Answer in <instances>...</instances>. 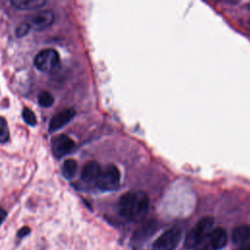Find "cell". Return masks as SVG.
<instances>
[{
    "instance_id": "obj_1",
    "label": "cell",
    "mask_w": 250,
    "mask_h": 250,
    "mask_svg": "<svg viewBox=\"0 0 250 250\" xmlns=\"http://www.w3.org/2000/svg\"><path fill=\"white\" fill-rule=\"evenodd\" d=\"M149 199L143 191H128L122 194L117 203L118 213L121 217L139 221L147 213Z\"/></svg>"
},
{
    "instance_id": "obj_2",
    "label": "cell",
    "mask_w": 250,
    "mask_h": 250,
    "mask_svg": "<svg viewBox=\"0 0 250 250\" xmlns=\"http://www.w3.org/2000/svg\"><path fill=\"white\" fill-rule=\"evenodd\" d=\"M214 218L206 216L201 218L193 228L188 231L185 240V247L187 249H195L206 234L213 229Z\"/></svg>"
},
{
    "instance_id": "obj_3",
    "label": "cell",
    "mask_w": 250,
    "mask_h": 250,
    "mask_svg": "<svg viewBox=\"0 0 250 250\" xmlns=\"http://www.w3.org/2000/svg\"><path fill=\"white\" fill-rule=\"evenodd\" d=\"M183 237L180 227L174 226L161 233L152 243V250H175Z\"/></svg>"
},
{
    "instance_id": "obj_4",
    "label": "cell",
    "mask_w": 250,
    "mask_h": 250,
    "mask_svg": "<svg viewBox=\"0 0 250 250\" xmlns=\"http://www.w3.org/2000/svg\"><path fill=\"white\" fill-rule=\"evenodd\" d=\"M34 64L40 71L53 73L57 71L61 66L60 56L54 49H44L36 55L34 59Z\"/></svg>"
},
{
    "instance_id": "obj_5",
    "label": "cell",
    "mask_w": 250,
    "mask_h": 250,
    "mask_svg": "<svg viewBox=\"0 0 250 250\" xmlns=\"http://www.w3.org/2000/svg\"><path fill=\"white\" fill-rule=\"evenodd\" d=\"M120 184V171L114 164H108L102 169L96 185L102 191H111Z\"/></svg>"
},
{
    "instance_id": "obj_6",
    "label": "cell",
    "mask_w": 250,
    "mask_h": 250,
    "mask_svg": "<svg viewBox=\"0 0 250 250\" xmlns=\"http://www.w3.org/2000/svg\"><path fill=\"white\" fill-rule=\"evenodd\" d=\"M228 243V233L223 228L212 229L201 242L196 246L195 250H221Z\"/></svg>"
},
{
    "instance_id": "obj_7",
    "label": "cell",
    "mask_w": 250,
    "mask_h": 250,
    "mask_svg": "<svg viewBox=\"0 0 250 250\" xmlns=\"http://www.w3.org/2000/svg\"><path fill=\"white\" fill-rule=\"evenodd\" d=\"M55 15L51 10H42L26 18L25 22L30 29L36 31H42L48 28L54 22Z\"/></svg>"
},
{
    "instance_id": "obj_8",
    "label": "cell",
    "mask_w": 250,
    "mask_h": 250,
    "mask_svg": "<svg viewBox=\"0 0 250 250\" xmlns=\"http://www.w3.org/2000/svg\"><path fill=\"white\" fill-rule=\"evenodd\" d=\"M75 144L73 140H71L68 136L66 135H59L57 136L52 143V149H53V154L57 158H61L66 154H68L74 147Z\"/></svg>"
},
{
    "instance_id": "obj_9",
    "label": "cell",
    "mask_w": 250,
    "mask_h": 250,
    "mask_svg": "<svg viewBox=\"0 0 250 250\" xmlns=\"http://www.w3.org/2000/svg\"><path fill=\"white\" fill-rule=\"evenodd\" d=\"M75 115V110L73 108H66L56 115L50 121L49 132H55L65 126Z\"/></svg>"
},
{
    "instance_id": "obj_10",
    "label": "cell",
    "mask_w": 250,
    "mask_h": 250,
    "mask_svg": "<svg viewBox=\"0 0 250 250\" xmlns=\"http://www.w3.org/2000/svg\"><path fill=\"white\" fill-rule=\"evenodd\" d=\"M101 171L102 168L97 161H89L82 169L81 178L86 183H96Z\"/></svg>"
},
{
    "instance_id": "obj_11",
    "label": "cell",
    "mask_w": 250,
    "mask_h": 250,
    "mask_svg": "<svg viewBox=\"0 0 250 250\" xmlns=\"http://www.w3.org/2000/svg\"><path fill=\"white\" fill-rule=\"evenodd\" d=\"M156 224L154 222H148L146 223L145 225H143L140 229H138L133 237L132 240L135 244H139V243H143L144 241H146V239H148V237L150 235H152L155 230H156Z\"/></svg>"
},
{
    "instance_id": "obj_12",
    "label": "cell",
    "mask_w": 250,
    "mask_h": 250,
    "mask_svg": "<svg viewBox=\"0 0 250 250\" xmlns=\"http://www.w3.org/2000/svg\"><path fill=\"white\" fill-rule=\"evenodd\" d=\"M231 240L234 243H245L250 240V226L246 224L235 227L231 231Z\"/></svg>"
},
{
    "instance_id": "obj_13",
    "label": "cell",
    "mask_w": 250,
    "mask_h": 250,
    "mask_svg": "<svg viewBox=\"0 0 250 250\" xmlns=\"http://www.w3.org/2000/svg\"><path fill=\"white\" fill-rule=\"evenodd\" d=\"M46 0H11L10 3L19 10H33L46 4Z\"/></svg>"
},
{
    "instance_id": "obj_14",
    "label": "cell",
    "mask_w": 250,
    "mask_h": 250,
    "mask_svg": "<svg viewBox=\"0 0 250 250\" xmlns=\"http://www.w3.org/2000/svg\"><path fill=\"white\" fill-rule=\"evenodd\" d=\"M62 175L65 179H72L77 171V162L74 159H66L62 165Z\"/></svg>"
},
{
    "instance_id": "obj_15",
    "label": "cell",
    "mask_w": 250,
    "mask_h": 250,
    "mask_svg": "<svg viewBox=\"0 0 250 250\" xmlns=\"http://www.w3.org/2000/svg\"><path fill=\"white\" fill-rule=\"evenodd\" d=\"M37 100H38V104L42 106V107H50L53 105L54 104V97L51 93L49 92H46V91H43L41 92L38 97H37Z\"/></svg>"
},
{
    "instance_id": "obj_16",
    "label": "cell",
    "mask_w": 250,
    "mask_h": 250,
    "mask_svg": "<svg viewBox=\"0 0 250 250\" xmlns=\"http://www.w3.org/2000/svg\"><path fill=\"white\" fill-rule=\"evenodd\" d=\"M9 138H10V133H9L7 121L5 118L0 116V143L4 144L8 142Z\"/></svg>"
},
{
    "instance_id": "obj_17",
    "label": "cell",
    "mask_w": 250,
    "mask_h": 250,
    "mask_svg": "<svg viewBox=\"0 0 250 250\" xmlns=\"http://www.w3.org/2000/svg\"><path fill=\"white\" fill-rule=\"evenodd\" d=\"M22 118L24 120V122L30 126H34L37 123L36 120V116L34 114V112L29 109L28 107H24L22 110Z\"/></svg>"
},
{
    "instance_id": "obj_18",
    "label": "cell",
    "mask_w": 250,
    "mask_h": 250,
    "mask_svg": "<svg viewBox=\"0 0 250 250\" xmlns=\"http://www.w3.org/2000/svg\"><path fill=\"white\" fill-rule=\"evenodd\" d=\"M30 30V27L28 26V24L24 21V22H21L18 25V27L16 28V35L18 37H22L24 35H26L28 33V31Z\"/></svg>"
},
{
    "instance_id": "obj_19",
    "label": "cell",
    "mask_w": 250,
    "mask_h": 250,
    "mask_svg": "<svg viewBox=\"0 0 250 250\" xmlns=\"http://www.w3.org/2000/svg\"><path fill=\"white\" fill-rule=\"evenodd\" d=\"M29 233H30V229H29L28 227H22L21 229H19L17 235H18L19 238H23V237H25L26 235H28Z\"/></svg>"
},
{
    "instance_id": "obj_20",
    "label": "cell",
    "mask_w": 250,
    "mask_h": 250,
    "mask_svg": "<svg viewBox=\"0 0 250 250\" xmlns=\"http://www.w3.org/2000/svg\"><path fill=\"white\" fill-rule=\"evenodd\" d=\"M7 217V212L5 209H3L2 207H0V226L2 225V223L5 221Z\"/></svg>"
},
{
    "instance_id": "obj_21",
    "label": "cell",
    "mask_w": 250,
    "mask_h": 250,
    "mask_svg": "<svg viewBox=\"0 0 250 250\" xmlns=\"http://www.w3.org/2000/svg\"><path fill=\"white\" fill-rule=\"evenodd\" d=\"M238 250H250V241H247L245 243H243Z\"/></svg>"
}]
</instances>
